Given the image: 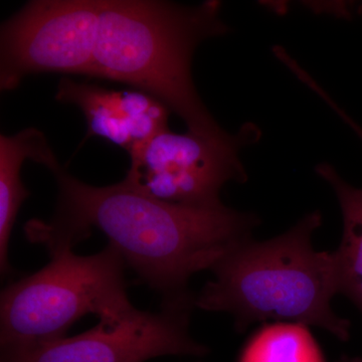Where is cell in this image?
<instances>
[{
    "label": "cell",
    "mask_w": 362,
    "mask_h": 362,
    "mask_svg": "<svg viewBox=\"0 0 362 362\" xmlns=\"http://www.w3.org/2000/svg\"><path fill=\"white\" fill-rule=\"evenodd\" d=\"M45 168L58 185L56 213L47 221L26 223V237L47 251L71 247L101 230L126 265L162 297V303L189 299L188 281L211 270L233 247L251 239L255 214L216 207L176 206L128 187L87 185L62 168L54 156Z\"/></svg>",
    "instance_id": "obj_1"
},
{
    "label": "cell",
    "mask_w": 362,
    "mask_h": 362,
    "mask_svg": "<svg viewBox=\"0 0 362 362\" xmlns=\"http://www.w3.org/2000/svg\"><path fill=\"white\" fill-rule=\"evenodd\" d=\"M221 4L187 6L160 0H101L89 77L130 86L156 98L188 132H226L207 110L192 80V57L206 40L230 33Z\"/></svg>",
    "instance_id": "obj_2"
},
{
    "label": "cell",
    "mask_w": 362,
    "mask_h": 362,
    "mask_svg": "<svg viewBox=\"0 0 362 362\" xmlns=\"http://www.w3.org/2000/svg\"><path fill=\"white\" fill-rule=\"evenodd\" d=\"M321 223L316 211L274 239L240 243L211 269L214 280L195 295V307L230 314L240 332L277 320L316 326L347 341L350 322L331 308L338 294L332 252L312 244Z\"/></svg>",
    "instance_id": "obj_3"
},
{
    "label": "cell",
    "mask_w": 362,
    "mask_h": 362,
    "mask_svg": "<svg viewBox=\"0 0 362 362\" xmlns=\"http://www.w3.org/2000/svg\"><path fill=\"white\" fill-rule=\"evenodd\" d=\"M49 252L51 261L45 268L1 293L2 352L61 339L88 314L119 321L137 310L126 290L127 265L110 244L90 256H78L71 247Z\"/></svg>",
    "instance_id": "obj_4"
},
{
    "label": "cell",
    "mask_w": 362,
    "mask_h": 362,
    "mask_svg": "<svg viewBox=\"0 0 362 362\" xmlns=\"http://www.w3.org/2000/svg\"><path fill=\"white\" fill-rule=\"evenodd\" d=\"M256 124L239 132L207 137L163 131L130 154L124 182L158 201L189 207L223 204L221 192L226 183H245L247 173L240 150L261 139Z\"/></svg>",
    "instance_id": "obj_5"
},
{
    "label": "cell",
    "mask_w": 362,
    "mask_h": 362,
    "mask_svg": "<svg viewBox=\"0 0 362 362\" xmlns=\"http://www.w3.org/2000/svg\"><path fill=\"white\" fill-rule=\"evenodd\" d=\"M101 0H33L4 21L0 33V89L30 75L90 76Z\"/></svg>",
    "instance_id": "obj_6"
},
{
    "label": "cell",
    "mask_w": 362,
    "mask_h": 362,
    "mask_svg": "<svg viewBox=\"0 0 362 362\" xmlns=\"http://www.w3.org/2000/svg\"><path fill=\"white\" fill-rule=\"evenodd\" d=\"M194 299L162 303L161 310H136L119 321H99L75 337L2 352L1 362H145L165 356H206L189 333Z\"/></svg>",
    "instance_id": "obj_7"
},
{
    "label": "cell",
    "mask_w": 362,
    "mask_h": 362,
    "mask_svg": "<svg viewBox=\"0 0 362 362\" xmlns=\"http://www.w3.org/2000/svg\"><path fill=\"white\" fill-rule=\"evenodd\" d=\"M56 100L75 105L83 112L88 126L86 139L104 138L129 156L169 129L170 110L142 90L108 89L64 77L59 80Z\"/></svg>",
    "instance_id": "obj_8"
},
{
    "label": "cell",
    "mask_w": 362,
    "mask_h": 362,
    "mask_svg": "<svg viewBox=\"0 0 362 362\" xmlns=\"http://www.w3.org/2000/svg\"><path fill=\"white\" fill-rule=\"evenodd\" d=\"M52 151L44 133L35 128L0 135V268L4 275L11 272L8 247L13 225L30 194L21 180V168L26 160L42 164Z\"/></svg>",
    "instance_id": "obj_9"
},
{
    "label": "cell",
    "mask_w": 362,
    "mask_h": 362,
    "mask_svg": "<svg viewBox=\"0 0 362 362\" xmlns=\"http://www.w3.org/2000/svg\"><path fill=\"white\" fill-rule=\"evenodd\" d=\"M354 130L362 139L361 126ZM315 171L332 188L341 209L342 239L332 252L338 294L349 298L362 313V188L346 182L328 162L319 163Z\"/></svg>",
    "instance_id": "obj_10"
},
{
    "label": "cell",
    "mask_w": 362,
    "mask_h": 362,
    "mask_svg": "<svg viewBox=\"0 0 362 362\" xmlns=\"http://www.w3.org/2000/svg\"><path fill=\"white\" fill-rule=\"evenodd\" d=\"M239 362H324L318 344L306 325L269 324L243 349Z\"/></svg>",
    "instance_id": "obj_11"
},
{
    "label": "cell",
    "mask_w": 362,
    "mask_h": 362,
    "mask_svg": "<svg viewBox=\"0 0 362 362\" xmlns=\"http://www.w3.org/2000/svg\"><path fill=\"white\" fill-rule=\"evenodd\" d=\"M335 362H362V357H351L343 356Z\"/></svg>",
    "instance_id": "obj_12"
},
{
    "label": "cell",
    "mask_w": 362,
    "mask_h": 362,
    "mask_svg": "<svg viewBox=\"0 0 362 362\" xmlns=\"http://www.w3.org/2000/svg\"><path fill=\"white\" fill-rule=\"evenodd\" d=\"M356 13H358L359 16H362V2L356 6Z\"/></svg>",
    "instance_id": "obj_13"
}]
</instances>
